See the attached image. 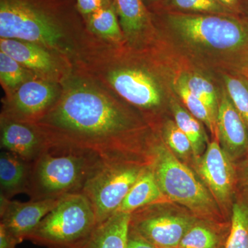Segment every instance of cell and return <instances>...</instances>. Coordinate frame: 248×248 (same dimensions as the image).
<instances>
[{
	"label": "cell",
	"instance_id": "cell-25",
	"mask_svg": "<svg viewBox=\"0 0 248 248\" xmlns=\"http://www.w3.org/2000/svg\"><path fill=\"white\" fill-rule=\"evenodd\" d=\"M226 248H248V208L244 204L233 205L231 232Z\"/></svg>",
	"mask_w": 248,
	"mask_h": 248
},
{
	"label": "cell",
	"instance_id": "cell-11",
	"mask_svg": "<svg viewBox=\"0 0 248 248\" xmlns=\"http://www.w3.org/2000/svg\"><path fill=\"white\" fill-rule=\"evenodd\" d=\"M61 199L20 202L0 196V227L20 244Z\"/></svg>",
	"mask_w": 248,
	"mask_h": 248
},
{
	"label": "cell",
	"instance_id": "cell-36",
	"mask_svg": "<svg viewBox=\"0 0 248 248\" xmlns=\"http://www.w3.org/2000/svg\"><path fill=\"white\" fill-rule=\"evenodd\" d=\"M178 248H179V247H178Z\"/></svg>",
	"mask_w": 248,
	"mask_h": 248
},
{
	"label": "cell",
	"instance_id": "cell-16",
	"mask_svg": "<svg viewBox=\"0 0 248 248\" xmlns=\"http://www.w3.org/2000/svg\"><path fill=\"white\" fill-rule=\"evenodd\" d=\"M32 163L6 151L0 153V196L11 200L19 194H29Z\"/></svg>",
	"mask_w": 248,
	"mask_h": 248
},
{
	"label": "cell",
	"instance_id": "cell-2",
	"mask_svg": "<svg viewBox=\"0 0 248 248\" xmlns=\"http://www.w3.org/2000/svg\"><path fill=\"white\" fill-rule=\"evenodd\" d=\"M0 39L42 46L75 68L99 41L72 0H0Z\"/></svg>",
	"mask_w": 248,
	"mask_h": 248
},
{
	"label": "cell",
	"instance_id": "cell-21",
	"mask_svg": "<svg viewBox=\"0 0 248 248\" xmlns=\"http://www.w3.org/2000/svg\"><path fill=\"white\" fill-rule=\"evenodd\" d=\"M35 78L33 73L0 50V83L5 96L11 95L24 83Z\"/></svg>",
	"mask_w": 248,
	"mask_h": 248
},
{
	"label": "cell",
	"instance_id": "cell-30",
	"mask_svg": "<svg viewBox=\"0 0 248 248\" xmlns=\"http://www.w3.org/2000/svg\"><path fill=\"white\" fill-rule=\"evenodd\" d=\"M113 3V0H76L77 8L84 19Z\"/></svg>",
	"mask_w": 248,
	"mask_h": 248
},
{
	"label": "cell",
	"instance_id": "cell-20",
	"mask_svg": "<svg viewBox=\"0 0 248 248\" xmlns=\"http://www.w3.org/2000/svg\"><path fill=\"white\" fill-rule=\"evenodd\" d=\"M88 30L97 40L110 45H126L114 3L84 18Z\"/></svg>",
	"mask_w": 248,
	"mask_h": 248
},
{
	"label": "cell",
	"instance_id": "cell-12",
	"mask_svg": "<svg viewBox=\"0 0 248 248\" xmlns=\"http://www.w3.org/2000/svg\"><path fill=\"white\" fill-rule=\"evenodd\" d=\"M0 147L34 163L50 146L48 139L37 124L0 117Z\"/></svg>",
	"mask_w": 248,
	"mask_h": 248
},
{
	"label": "cell",
	"instance_id": "cell-31",
	"mask_svg": "<svg viewBox=\"0 0 248 248\" xmlns=\"http://www.w3.org/2000/svg\"><path fill=\"white\" fill-rule=\"evenodd\" d=\"M126 248H157L142 236L135 228L130 226Z\"/></svg>",
	"mask_w": 248,
	"mask_h": 248
},
{
	"label": "cell",
	"instance_id": "cell-7",
	"mask_svg": "<svg viewBox=\"0 0 248 248\" xmlns=\"http://www.w3.org/2000/svg\"><path fill=\"white\" fill-rule=\"evenodd\" d=\"M168 22L178 35L192 45L229 50L241 48L248 42V29L223 15L171 14Z\"/></svg>",
	"mask_w": 248,
	"mask_h": 248
},
{
	"label": "cell",
	"instance_id": "cell-15",
	"mask_svg": "<svg viewBox=\"0 0 248 248\" xmlns=\"http://www.w3.org/2000/svg\"><path fill=\"white\" fill-rule=\"evenodd\" d=\"M217 125L218 139L228 155L241 154L247 149V125L227 92L222 93Z\"/></svg>",
	"mask_w": 248,
	"mask_h": 248
},
{
	"label": "cell",
	"instance_id": "cell-32",
	"mask_svg": "<svg viewBox=\"0 0 248 248\" xmlns=\"http://www.w3.org/2000/svg\"><path fill=\"white\" fill-rule=\"evenodd\" d=\"M17 244V241L0 227V248H16Z\"/></svg>",
	"mask_w": 248,
	"mask_h": 248
},
{
	"label": "cell",
	"instance_id": "cell-26",
	"mask_svg": "<svg viewBox=\"0 0 248 248\" xmlns=\"http://www.w3.org/2000/svg\"><path fill=\"white\" fill-rule=\"evenodd\" d=\"M226 92L248 128V81L244 78L225 77Z\"/></svg>",
	"mask_w": 248,
	"mask_h": 248
},
{
	"label": "cell",
	"instance_id": "cell-13",
	"mask_svg": "<svg viewBox=\"0 0 248 248\" xmlns=\"http://www.w3.org/2000/svg\"><path fill=\"white\" fill-rule=\"evenodd\" d=\"M195 224L188 217L145 214L131 217L130 226L157 248H176L187 231Z\"/></svg>",
	"mask_w": 248,
	"mask_h": 248
},
{
	"label": "cell",
	"instance_id": "cell-33",
	"mask_svg": "<svg viewBox=\"0 0 248 248\" xmlns=\"http://www.w3.org/2000/svg\"><path fill=\"white\" fill-rule=\"evenodd\" d=\"M240 73H241V76L244 77V79L248 81V53L241 64Z\"/></svg>",
	"mask_w": 248,
	"mask_h": 248
},
{
	"label": "cell",
	"instance_id": "cell-18",
	"mask_svg": "<svg viewBox=\"0 0 248 248\" xmlns=\"http://www.w3.org/2000/svg\"><path fill=\"white\" fill-rule=\"evenodd\" d=\"M131 214L117 212L98 223L78 248H126Z\"/></svg>",
	"mask_w": 248,
	"mask_h": 248
},
{
	"label": "cell",
	"instance_id": "cell-14",
	"mask_svg": "<svg viewBox=\"0 0 248 248\" xmlns=\"http://www.w3.org/2000/svg\"><path fill=\"white\" fill-rule=\"evenodd\" d=\"M228 153L215 140L208 145L199 162V172L216 199H229L234 186V172Z\"/></svg>",
	"mask_w": 248,
	"mask_h": 248
},
{
	"label": "cell",
	"instance_id": "cell-35",
	"mask_svg": "<svg viewBox=\"0 0 248 248\" xmlns=\"http://www.w3.org/2000/svg\"><path fill=\"white\" fill-rule=\"evenodd\" d=\"M247 166H248V164H247Z\"/></svg>",
	"mask_w": 248,
	"mask_h": 248
},
{
	"label": "cell",
	"instance_id": "cell-9",
	"mask_svg": "<svg viewBox=\"0 0 248 248\" xmlns=\"http://www.w3.org/2000/svg\"><path fill=\"white\" fill-rule=\"evenodd\" d=\"M62 85L39 78L29 80L1 100L0 117L35 124L46 115L61 95Z\"/></svg>",
	"mask_w": 248,
	"mask_h": 248
},
{
	"label": "cell",
	"instance_id": "cell-17",
	"mask_svg": "<svg viewBox=\"0 0 248 248\" xmlns=\"http://www.w3.org/2000/svg\"><path fill=\"white\" fill-rule=\"evenodd\" d=\"M126 45L147 40L151 30L149 14L142 0H113Z\"/></svg>",
	"mask_w": 248,
	"mask_h": 248
},
{
	"label": "cell",
	"instance_id": "cell-3",
	"mask_svg": "<svg viewBox=\"0 0 248 248\" xmlns=\"http://www.w3.org/2000/svg\"><path fill=\"white\" fill-rule=\"evenodd\" d=\"M126 46L99 40L75 68L110 90L130 107L155 110L162 102L159 81L150 68L132 61Z\"/></svg>",
	"mask_w": 248,
	"mask_h": 248
},
{
	"label": "cell",
	"instance_id": "cell-1",
	"mask_svg": "<svg viewBox=\"0 0 248 248\" xmlns=\"http://www.w3.org/2000/svg\"><path fill=\"white\" fill-rule=\"evenodd\" d=\"M62 85L58 102L35 123L49 148L92 153L106 162L133 163L128 159L138 152L135 138L143 128L129 104L77 68Z\"/></svg>",
	"mask_w": 248,
	"mask_h": 248
},
{
	"label": "cell",
	"instance_id": "cell-29",
	"mask_svg": "<svg viewBox=\"0 0 248 248\" xmlns=\"http://www.w3.org/2000/svg\"><path fill=\"white\" fill-rule=\"evenodd\" d=\"M176 7L187 11L210 13L217 15H224L229 10L217 0H171Z\"/></svg>",
	"mask_w": 248,
	"mask_h": 248
},
{
	"label": "cell",
	"instance_id": "cell-4",
	"mask_svg": "<svg viewBox=\"0 0 248 248\" xmlns=\"http://www.w3.org/2000/svg\"><path fill=\"white\" fill-rule=\"evenodd\" d=\"M102 160L92 153L49 148L32 163L31 201L57 200L81 193Z\"/></svg>",
	"mask_w": 248,
	"mask_h": 248
},
{
	"label": "cell",
	"instance_id": "cell-5",
	"mask_svg": "<svg viewBox=\"0 0 248 248\" xmlns=\"http://www.w3.org/2000/svg\"><path fill=\"white\" fill-rule=\"evenodd\" d=\"M97 224L89 199L73 194L62 197L26 240L46 248H78Z\"/></svg>",
	"mask_w": 248,
	"mask_h": 248
},
{
	"label": "cell",
	"instance_id": "cell-24",
	"mask_svg": "<svg viewBox=\"0 0 248 248\" xmlns=\"http://www.w3.org/2000/svg\"><path fill=\"white\" fill-rule=\"evenodd\" d=\"M175 89L189 112L197 120L203 122L208 127L210 133L215 138H218L217 125L213 122L208 108L198 97L191 93L182 78L176 84Z\"/></svg>",
	"mask_w": 248,
	"mask_h": 248
},
{
	"label": "cell",
	"instance_id": "cell-23",
	"mask_svg": "<svg viewBox=\"0 0 248 248\" xmlns=\"http://www.w3.org/2000/svg\"><path fill=\"white\" fill-rule=\"evenodd\" d=\"M182 79L191 93H193L196 97H198L205 104L217 127L219 102L214 85L206 78L197 74L186 76L183 77Z\"/></svg>",
	"mask_w": 248,
	"mask_h": 248
},
{
	"label": "cell",
	"instance_id": "cell-27",
	"mask_svg": "<svg viewBox=\"0 0 248 248\" xmlns=\"http://www.w3.org/2000/svg\"><path fill=\"white\" fill-rule=\"evenodd\" d=\"M218 242V236L211 229L194 224L184 234L179 248H216Z\"/></svg>",
	"mask_w": 248,
	"mask_h": 248
},
{
	"label": "cell",
	"instance_id": "cell-28",
	"mask_svg": "<svg viewBox=\"0 0 248 248\" xmlns=\"http://www.w3.org/2000/svg\"><path fill=\"white\" fill-rule=\"evenodd\" d=\"M164 138L168 146L176 154L186 157L192 153L191 142L175 122L168 121L164 127Z\"/></svg>",
	"mask_w": 248,
	"mask_h": 248
},
{
	"label": "cell",
	"instance_id": "cell-19",
	"mask_svg": "<svg viewBox=\"0 0 248 248\" xmlns=\"http://www.w3.org/2000/svg\"><path fill=\"white\" fill-rule=\"evenodd\" d=\"M166 199L152 166H147L132 186L117 212L132 214L145 207L163 203Z\"/></svg>",
	"mask_w": 248,
	"mask_h": 248
},
{
	"label": "cell",
	"instance_id": "cell-10",
	"mask_svg": "<svg viewBox=\"0 0 248 248\" xmlns=\"http://www.w3.org/2000/svg\"><path fill=\"white\" fill-rule=\"evenodd\" d=\"M0 50L33 73L39 79L62 84L75 69L71 62L58 53L26 41L0 39Z\"/></svg>",
	"mask_w": 248,
	"mask_h": 248
},
{
	"label": "cell",
	"instance_id": "cell-6",
	"mask_svg": "<svg viewBox=\"0 0 248 248\" xmlns=\"http://www.w3.org/2000/svg\"><path fill=\"white\" fill-rule=\"evenodd\" d=\"M151 165L165 197L187 207L194 213L208 215L215 209L213 198L188 167L162 143L155 148Z\"/></svg>",
	"mask_w": 248,
	"mask_h": 248
},
{
	"label": "cell",
	"instance_id": "cell-34",
	"mask_svg": "<svg viewBox=\"0 0 248 248\" xmlns=\"http://www.w3.org/2000/svg\"><path fill=\"white\" fill-rule=\"evenodd\" d=\"M217 1H219L222 4H232L234 2V0H217Z\"/></svg>",
	"mask_w": 248,
	"mask_h": 248
},
{
	"label": "cell",
	"instance_id": "cell-22",
	"mask_svg": "<svg viewBox=\"0 0 248 248\" xmlns=\"http://www.w3.org/2000/svg\"><path fill=\"white\" fill-rule=\"evenodd\" d=\"M172 110L175 123L190 140L192 147V154L195 155L197 159H200L205 149L206 141L205 134L199 122L200 120L177 103L172 104Z\"/></svg>",
	"mask_w": 248,
	"mask_h": 248
},
{
	"label": "cell",
	"instance_id": "cell-8",
	"mask_svg": "<svg viewBox=\"0 0 248 248\" xmlns=\"http://www.w3.org/2000/svg\"><path fill=\"white\" fill-rule=\"evenodd\" d=\"M146 167L133 163L101 162L81 192L92 204L98 223L117 213Z\"/></svg>",
	"mask_w": 248,
	"mask_h": 248
}]
</instances>
